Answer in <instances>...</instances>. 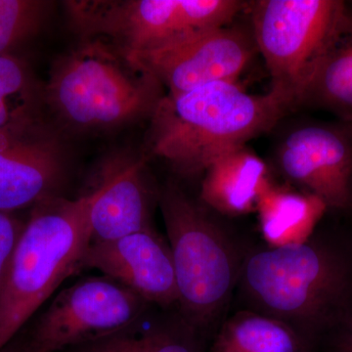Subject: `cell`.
<instances>
[{
  "instance_id": "7402d4cb",
  "label": "cell",
  "mask_w": 352,
  "mask_h": 352,
  "mask_svg": "<svg viewBox=\"0 0 352 352\" xmlns=\"http://www.w3.org/2000/svg\"><path fill=\"white\" fill-rule=\"evenodd\" d=\"M316 352H352V315L322 340Z\"/></svg>"
},
{
  "instance_id": "4fadbf2b",
  "label": "cell",
  "mask_w": 352,
  "mask_h": 352,
  "mask_svg": "<svg viewBox=\"0 0 352 352\" xmlns=\"http://www.w3.org/2000/svg\"><path fill=\"white\" fill-rule=\"evenodd\" d=\"M103 193L90 214V243L107 242L152 226L153 201L159 196L143 173V162L113 170L104 178Z\"/></svg>"
},
{
  "instance_id": "9c48e42d",
  "label": "cell",
  "mask_w": 352,
  "mask_h": 352,
  "mask_svg": "<svg viewBox=\"0 0 352 352\" xmlns=\"http://www.w3.org/2000/svg\"><path fill=\"white\" fill-rule=\"evenodd\" d=\"M273 161L287 184L327 210L352 212V122L293 124L278 139Z\"/></svg>"
},
{
  "instance_id": "3957f363",
  "label": "cell",
  "mask_w": 352,
  "mask_h": 352,
  "mask_svg": "<svg viewBox=\"0 0 352 352\" xmlns=\"http://www.w3.org/2000/svg\"><path fill=\"white\" fill-rule=\"evenodd\" d=\"M178 289V314L206 342L227 316L252 245L217 214L176 184L159 189Z\"/></svg>"
},
{
  "instance_id": "9a60e30c",
  "label": "cell",
  "mask_w": 352,
  "mask_h": 352,
  "mask_svg": "<svg viewBox=\"0 0 352 352\" xmlns=\"http://www.w3.org/2000/svg\"><path fill=\"white\" fill-rule=\"evenodd\" d=\"M154 310L120 332L68 352H206L207 342L177 310Z\"/></svg>"
},
{
  "instance_id": "603a6c76",
  "label": "cell",
  "mask_w": 352,
  "mask_h": 352,
  "mask_svg": "<svg viewBox=\"0 0 352 352\" xmlns=\"http://www.w3.org/2000/svg\"><path fill=\"white\" fill-rule=\"evenodd\" d=\"M0 352H27L22 340H14Z\"/></svg>"
},
{
  "instance_id": "30bf717a",
  "label": "cell",
  "mask_w": 352,
  "mask_h": 352,
  "mask_svg": "<svg viewBox=\"0 0 352 352\" xmlns=\"http://www.w3.org/2000/svg\"><path fill=\"white\" fill-rule=\"evenodd\" d=\"M256 52L251 25L233 22L170 47L129 57L166 94H179L210 83L237 82Z\"/></svg>"
},
{
  "instance_id": "52a82bcc",
  "label": "cell",
  "mask_w": 352,
  "mask_h": 352,
  "mask_svg": "<svg viewBox=\"0 0 352 352\" xmlns=\"http://www.w3.org/2000/svg\"><path fill=\"white\" fill-rule=\"evenodd\" d=\"M346 11L340 0L248 2L252 34L271 89L296 109L303 88L333 43Z\"/></svg>"
},
{
  "instance_id": "e0dca14e",
  "label": "cell",
  "mask_w": 352,
  "mask_h": 352,
  "mask_svg": "<svg viewBox=\"0 0 352 352\" xmlns=\"http://www.w3.org/2000/svg\"><path fill=\"white\" fill-rule=\"evenodd\" d=\"M298 107L322 109L352 122V13L347 4L333 43L298 97Z\"/></svg>"
},
{
  "instance_id": "2e32d148",
  "label": "cell",
  "mask_w": 352,
  "mask_h": 352,
  "mask_svg": "<svg viewBox=\"0 0 352 352\" xmlns=\"http://www.w3.org/2000/svg\"><path fill=\"white\" fill-rule=\"evenodd\" d=\"M327 210L315 197L270 178L256 212L265 244L284 245L303 242L310 237Z\"/></svg>"
},
{
  "instance_id": "6da1fadb",
  "label": "cell",
  "mask_w": 352,
  "mask_h": 352,
  "mask_svg": "<svg viewBox=\"0 0 352 352\" xmlns=\"http://www.w3.org/2000/svg\"><path fill=\"white\" fill-rule=\"evenodd\" d=\"M235 292L240 309L284 322L316 351L352 315V252L317 229L296 244L252 245Z\"/></svg>"
},
{
  "instance_id": "7a4b0ae2",
  "label": "cell",
  "mask_w": 352,
  "mask_h": 352,
  "mask_svg": "<svg viewBox=\"0 0 352 352\" xmlns=\"http://www.w3.org/2000/svg\"><path fill=\"white\" fill-rule=\"evenodd\" d=\"M293 111L273 90L251 94L237 82L166 94L150 117L146 148L177 175H203L215 160L272 131Z\"/></svg>"
},
{
  "instance_id": "277c9868",
  "label": "cell",
  "mask_w": 352,
  "mask_h": 352,
  "mask_svg": "<svg viewBox=\"0 0 352 352\" xmlns=\"http://www.w3.org/2000/svg\"><path fill=\"white\" fill-rule=\"evenodd\" d=\"M104 188L101 182L75 200L51 197L32 208L0 296V351L67 278L82 271L90 214Z\"/></svg>"
},
{
  "instance_id": "7c38bea8",
  "label": "cell",
  "mask_w": 352,
  "mask_h": 352,
  "mask_svg": "<svg viewBox=\"0 0 352 352\" xmlns=\"http://www.w3.org/2000/svg\"><path fill=\"white\" fill-rule=\"evenodd\" d=\"M65 168L61 146L45 124L0 133V212L14 214L60 196Z\"/></svg>"
},
{
  "instance_id": "5b68a950",
  "label": "cell",
  "mask_w": 352,
  "mask_h": 352,
  "mask_svg": "<svg viewBox=\"0 0 352 352\" xmlns=\"http://www.w3.org/2000/svg\"><path fill=\"white\" fill-rule=\"evenodd\" d=\"M164 94L163 85L133 59L87 39L55 64L44 88L45 104L76 131L150 118Z\"/></svg>"
},
{
  "instance_id": "d6986e66",
  "label": "cell",
  "mask_w": 352,
  "mask_h": 352,
  "mask_svg": "<svg viewBox=\"0 0 352 352\" xmlns=\"http://www.w3.org/2000/svg\"><path fill=\"white\" fill-rule=\"evenodd\" d=\"M44 89L31 69L10 53L0 55V133L44 124Z\"/></svg>"
},
{
  "instance_id": "44dd1931",
  "label": "cell",
  "mask_w": 352,
  "mask_h": 352,
  "mask_svg": "<svg viewBox=\"0 0 352 352\" xmlns=\"http://www.w3.org/2000/svg\"><path fill=\"white\" fill-rule=\"evenodd\" d=\"M25 224V222L21 221L13 214L0 212V296L6 286L14 252Z\"/></svg>"
},
{
  "instance_id": "ba28073f",
  "label": "cell",
  "mask_w": 352,
  "mask_h": 352,
  "mask_svg": "<svg viewBox=\"0 0 352 352\" xmlns=\"http://www.w3.org/2000/svg\"><path fill=\"white\" fill-rule=\"evenodd\" d=\"M151 307L112 278H82L53 298L22 340L27 352H68L124 330Z\"/></svg>"
},
{
  "instance_id": "8fae6325",
  "label": "cell",
  "mask_w": 352,
  "mask_h": 352,
  "mask_svg": "<svg viewBox=\"0 0 352 352\" xmlns=\"http://www.w3.org/2000/svg\"><path fill=\"white\" fill-rule=\"evenodd\" d=\"M97 270L124 285L153 307L176 309L175 263L168 242L154 228L107 242L90 243L80 270Z\"/></svg>"
},
{
  "instance_id": "ffe728a7",
  "label": "cell",
  "mask_w": 352,
  "mask_h": 352,
  "mask_svg": "<svg viewBox=\"0 0 352 352\" xmlns=\"http://www.w3.org/2000/svg\"><path fill=\"white\" fill-rule=\"evenodd\" d=\"M45 3L32 0H0V55L38 30Z\"/></svg>"
},
{
  "instance_id": "8992f818",
  "label": "cell",
  "mask_w": 352,
  "mask_h": 352,
  "mask_svg": "<svg viewBox=\"0 0 352 352\" xmlns=\"http://www.w3.org/2000/svg\"><path fill=\"white\" fill-rule=\"evenodd\" d=\"M82 39L108 44L126 56L164 50L235 22L242 0H80L66 2Z\"/></svg>"
},
{
  "instance_id": "5bb4252c",
  "label": "cell",
  "mask_w": 352,
  "mask_h": 352,
  "mask_svg": "<svg viewBox=\"0 0 352 352\" xmlns=\"http://www.w3.org/2000/svg\"><path fill=\"white\" fill-rule=\"evenodd\" d=\"M198 198L226 219L256 212L270 168L247 145L222 155L203 173Z\"/></svg>"
},
{
  "instance_id": "cb8c5ba5",
  "label": "cell",
  "mask_w": 352,
  "mask_h": 352,
  "mask_svg": "<svg viewBox=\"0 0 352 352\" xmlns=\"http://www.w3.org/2000/svg\"><path fill=\"white\" fill-rule=\"evenodd\" d=\"M347 7H349V10H351V12L352 13V1L351 2V4H347Z\"/></svg>"
},
{
  "instance_id": "ac0fdd59",
  "label": "cell",
  "mask_w": 352,
  "mask_h": 352,
  "mask_svg": "<svg viewBox=\"0 0 352 352\" xmlns=\"http://www.w3.org/2000/svg\"><path fill=\"white\" fill-rule=\"evenodd\" d=\"M206 352H316L284 322L238 309L226 316L208 340Z\"/></svg>"
}]
</instances>
